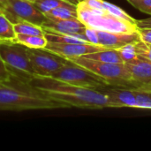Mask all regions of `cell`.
Wrapping results in <instances>:
<instances>
[{
    "mask_svg": "<svg viewBox=\"0 0 151 151\" xmlns=\"http://www.w3.org/2000/svg\"><path fill=\"white\" fill-rule=\"evenodd\" d=\"M125 64L130 71L134 89H151V62L136 58Z\"/></svg>",
    "mask_w": 151,
    "mask_h": 151,
    "instance_id": "8fae6325",
    "label": "cell"
},
{
    "mask_svg": "<svg viewBox=\"0 0 151 151\" xmlns=\"http://www.w3.org/2000/svg\"><path fill=\"white\" fill-rule=\"evenodd\" d=\"M133 6L151 16V0H127Z\"/></svg>",
    "mask_w": 151,
    "mask_h": 151,
    "instance_id": "603a6c76",
    "label": "cell"
},
{
    "mask_svg": "<svg viewBox=\"0 0 151 151\" xmlns=\"http://www.w3.org/2000/svg\"><path fill=\"white\" fill-rule=\"evenodd\" d=\"M118 50H119V52L121 58H122L124 63L129 62V61L138 58L136 49H135V42L127 44V45H125V46H123Z\"/></svg>",
    "mask_w": 151,
    "mask_h": 151,
    "instance_id": "44dd1931",
    "label": "cell"
},
{
    "mask_svg": "<svg viewBox=\"0 0 151 151\" xmlns=\"http://www.w3.org/2000/svg\"><path fill=\"white\" fill-rule=\"evenodd\" d=\"M15 37L13 24L0 12V42H14Z\"/></svg>",
    "mask_w": 151,
    "mask_h": 151,
    "instance_id": "e0dca14e",
    "label": "cell"
},
{
    "mask_svg": "<svg viewBox=\"0 0 151 151\" xmlns=\"http://www.w3.org/2000/svg\"><path fill=\"white\" fill-rule=\"evenodd\" d=\"M138 33L140 35L142 41L151 43V27L150 28H138Z\"/></svg>",
    "mask_w": 151,
    "mask_h": 151,
    "instance_id": "d4e9b609",
    "label": "cell"
},
{
    "mask_svg": "<svg viewBox=\"0 0 151 151\" xmlns=\"http://www.w3.org/2000/svg\"><path fill=\"white\" fill-rule=\"evenodd\" d=\"M82 57L89 58V59L96 60V61L106 62V63H124L118 49L105 48L99 51L92 52V53L84 55Z\"/></svg>",
    "mask_w": 151,
    "mask_h": 151,
    "instance_id": "5bb4252c",
    "label": "cell"
},
{
    "mask_svg": "<svg viewBox=\"0 0 151 151\" xmlns=\"http://www.w3.org/2000/svg\"><path fill=\"white\" fill-rule=\"evenodd\" d=\"M29 82L47 96L65 104L67 108L78 107L89 110L110 108L106 96L97 90L71 85L50 76L35 75Z\"/></svg>",
    "mask_w": 151,
    "mask_h": 151,
    "instance_id": "6da1fadb",
    "label": "cell"
},
{
    "mask_svg": "<svg viewBox=\"0 0 151 151\" xmlns=\"http://www.w3.org/2000/svg\"><path fill=\"white\" fill-rule=\"evenodd\" d=\"M45 50L55 53L64 58L71 59L75 57L84 56L92 52L99 51L105 48L93 44L90 42L85 43H56V42H47Z\"/></svg>",
    "mask_w": 151,
    "mask_h": 151,
    "instance_id": "9c48e42d",
    "label": "cell"
},
{
    "mask_svg": "<svg viewBox=\"0 0 151 151\" xmlns=\"http://www.w3.org/2000/svg\"><path fill=\"white\" fill-rule=\"evenodd\" d=\"M78 19L87 27L133 33L138 31L136 19L116 4L104 0H84L77 6Z\"/></svg>",
    "mask_w": 151,
    "mask_h": 151,
    "instance_id": "7a4b0ae2",
    "label": "cell"
},
{
    "mask_svg": "<svg viewBox=\"0 0 151 151\" xmlns=\"http://www.w3.org/2000/svg\"><path fill=\"white\" fill-rule=\"evenodd\" d=\"M0 58L12 75L27 81L35 76L27 47L15 42H0Z\"/></svg>",
    "mask_w": 151,
    "mask_h": 151,
    "instance_id": "5b68a950",
    "label": "cell"
},
{
    "mask_svg": "<svg viewBox=\"0 0 151 151\" xmlns=\"http://www.w3.org/2000/svg\"><path fill=\"white\" fill-rule=\"evenodd\" d=\"M27 54L36 76H50L70 61L45 49L27 48Z\"/></svg>",
    "mask_w": 151,
    "mask_h": 151,
    "instance_id": "ba28073f",
    "label": "cell"
},
{
    "mask_svg": "<svg viewBox=\"0 0 151 151\" xmlns=\"http://www.w3.org/2000/svg\"><path fill=\"white\" fill-rule=\"evenodd\" d=\"M44 31L56 32L66 35H81L85 32L87 27L79 19H48L42 25Z\"/></svg>",
    "mask_w": 151,
    "mask_h": 151,
    "instance_id": "7c38bea8",
    "label": "cell"
},
{
    "mask_svg": "<svg viewBox=\"0 0 151 151\" xmlns=\"http://www.w3.org/2000/svg\"><path fill=\"white\" fill-rule=\"evenodd\" d=\"M11 73L7 70L4 63L3 62L2 58H0V82H4L9 80Z\"/></svg>",
    "mask_w": 151,
    "mask_h": 151,
    "instance_id": "cb8c5ba5",
    "label": "cell"
},
{
    "mask_svg": "<svg viewBox=\"0 0 151 151\" xmlns=\"http://www.w3.org/2000/svg\"><path fill=\"white\" fill-rule=\"evenodd\" d=\"M67 108L65 104L47 96L29 81L10 76L0 83V111H22L31 110H53Z\"/></svg>",
    "mask_w": 151,
    "mask_h": 151,
    "instance_id": "3957f363",
    "label": "cell"
},
{
    "mask_svg": "<svg viewBox=\"0 0 151 151\" xmlns=\"http://www.w3.org/2000/svg\"><path fill=\"white\" fill-rule=\"evenodd\" d=\"M0 12L12 24L28 21L42 26L47 19L45 15L37 9L34 3L27 0H8Z\"/></svg>",
    "mask_w": 151,
    "mask_h": 151,
    "instance_id": "52a82bcc",
    "label": "cell"
},
{
    "mask_svg": "<svg viewBox=\"0 0 151 151\" xmlns=\"http://www.w3.org/2000/svg\"><path fill=\"white\" fill-rule=\"evenodd\" d=\"M0 83H1V82H0Z\"/></svg>",
    "mask_w": 151,
    "mask_h": 151,
    "instance_id": "f546056e",
    "label": "cell"
},
{
    "mask_svg": "<svg viewBox=\"0 0 151 151\" xmlns=\"http://www.w3.org/2000/svg\"><path fill=\"white\" fill-rule=\"evenodd\" d=\"M96 35L97 45L107 49H119L127 44L141 41L138 31L133 33H119L96 29Z\"/></svg>",
    "mask_w": 151,
    "mask_h": 151,
    "instance_id": "30bf717a",
    "label": "cell"
},
{
    "mask_svg": "<svg viewBox=\"0 0 151 151\" xmlns=\"http://www.w3.org/2000/svg\"><path fill=\"white\" fill-rule=\"evenodd\" d=\"M7 1H8V0H0V10L6 4Z\"/></svg>",
    "mask_w": 151,
    "mask_h": 151,
    "instance_id": "83f0119b",
    "label": "cell"
},
{
    "mask_svg": "<svg viewBox=\"0 0 151 151\" xmlns=\"http://www.w3.org/2000/svg\"><path fill=\"white\" fill-rule=\"evenodd\" d=\"M34 4L41 12L46 14L55 8L68 4L69 3H66L63 0H36Z\"/></svg>",
    "mask_w": 151,
    "mask_h": 151,
    "instance_id": "ffe728a7",
    "label": "cell"
},
{
    "mask_svg": "<svg viewBox=\"0 0 151 151\" xmlns=\"http://www.w3.org/2000/svg\"><path fill=\"white\" fill-rule=\"evenodd\" d=\"M135 49L138 58L151 62V43L145 42L141 40L135 42Z\"/></svg>",
    "mask_w": 151,
    "mask_h": 151,
    "instance_id": "7402d4cb",
    "label": "cell"
},
{
    "mask_svg": "<svg viewBox=\"0 0 151 151\" xmlns=\"http://www.w3.org/2000/svg\"><path fill=\"white\" fill-rule=\"evenodd\" d=\"M50 77L65 81L71 85L94 90H96L103 86L108 85L106 81L100 76L82 66L73 63L72 61H69L65 65L58 69Z\"/></svg>",
    "mask_w": 151,
    "mask_h": 151,
    "instance_id": "8992f818",
    "label": "cell"
},
{
    "mask_svg": "<svg viewBox=\"0 0 151 151\" xmlns=\"http://www.w3.org/2000/svg\"><path fill=\"white\" fill-rule=\"evenodd\" d=\"M135 109L151 110V89H134Z\"/></svg>",
    "mask_w": 151,
    "mask_h": 151,
    "instance_id": "d6986e66",
    "label": "cell"
},
{
    "mask_svg": "<svg viewBox=\"0 0 151 151\" xmlns=\"http://www.w3.org/2000/svg\"><path fill=\"white\" fill-rule=\"evenodd\" d=\"M27 1H29V2H32V3H35L36 0H27Z\"/></svg>",
    "mask_w": 151,
    "mask_h": 151,
    "instance_id": "f1b7e54d",
    "label": "cell"
},
{
    "mask_svg": "<svg viewBox=\"0 0 151 151\" xmlns=\"http://www.w3.org/2000/svg\"><path fill=\"white\" fill-rule=\"evenodd\" d=\"M63 1H65V2H66V3H69V4H73V5H75V6H77L81 2H82V1H84V0H63Z\"/></svg>",
    "mask_w": 151,
    "mask_h": 151,
    "instance_id": "4316f807",
    "label": "cell"
},
{
    "mask_svg": "<svg viewBox=\"0 0 151 151\" xmlns=\"http://www.w3.org/2000/svg\"><path fill=\"white\" fill-rule=\"evenodd\" d=\"M136 25L138 28H150L151 27V17L142 19H136Z\"/></svg>",
    "mask_w": 151,
    "mask_h": 151,
    "instance_id": "484cf974",
    "label": "cell"
},
{
    "mask_svg": "<svg viewBox=\"0 0 151 151\" xmlns=\"http://www.w3.org/2000/svg\"><path fill=\"white\" fill-rule=\"evenodd\" d=\"M44 35L49 42L56 43H85L88 42L84 33L81 35H66L50 31H44Z\"/></svg>",
    "mask_w": 151,
    "mask_h": 151,
    "instance_id": "4fadbf2b",
    "label": "cell"
},
{
    "mask_svg": "<svg viewBox=\"0 0 151 151\" xmlns=\"http://www.w3.org/2000/svg\"><path fill=\"white\" fill-rule=\"evenodd\" d=\"M13 28L16 34L22 35H44V30L42 26L28 22L20 21L13 24Z\"/></svg>",
    "mask_w": 151,
    "mask_h": 151,
    "instance_id": "ac0fdd59",
    "label": "cell"
},
{
    "mask_svg": "<svg viewBox=\"0 0 151 151\" xmlns=\"http://www.w3.org/2000/svg\"><path fill=\"white\" fill-rule=\"evenodd\" d=\"M14 42L20 43L29 49H44L48 42L45 35L22 34H16Z\"/></svg>",
    "mask_w": 151,
    "mask_h": 151,
    "instance_id": "9a60e30c",
    "label": "cell"
},
{
    "mask_svg": "<svg viewBox=\"0 0 151 151\" xmlns=\"http://www.w3.org/2000/svg\"><path fill=\"white\" fill-rule=\"evenodd\" d=\"M48 19H78L77 7L73 4H68L65 5L58 6L48 13L44 14Z\"/></svg>",
    "mask_w": 151,
    "mask_h": 151,
    "instance_id": "2e32d148",
    "label": "cell"
},
{
    "mask_svg": "<svg viewBox=\"0 0 151 151\" xmlns=\"http://www.w3.org/2000/svg\"><path fill=\"white\" fill-rule=\"evenodd\" d=\"M103 78L109 86L125 88H134L130 71L125 63H106L81 57L69 59Z\"/></svg>",
    "mask_w": 151,
    "mask_h": 151,
    "instance_id": "277c9868",
    "label": "cell"
}]
</instances>
